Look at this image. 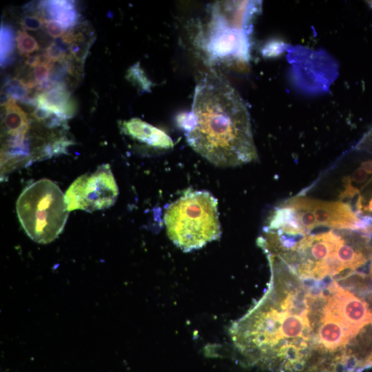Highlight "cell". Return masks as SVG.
<instances>
[{"mask_svg":"<svg viewBox=\"0 0 372 372\" xmlns=\"http://www.w3.org/2000/svg\"><path fill=\"white\" fill-rule=\"evenodd\" d=\"M177 121L192 148L217 167H236L258 159L247 105L215 70L200 76L192 110L179 115Z\"/></svg>","mask_w":372,"mask_h":372,"instance_id":"6da1fadb","label":"cell"},{"mask_svg":"<svg viewBox=\"0 0 372 372\" xmlns=\"http://www.w3.org/2000/svg\"><path fill=\"white\" fill-rule=\"evenodd\" d=\"M164 220L170 240L184 251L218 240L221 228L217 199L207 191H189L167 208Z\"/></svg>","mask_w":372,"mask_h":372,"instance_id":"7a4b0ae2","label":"cell"},{"mask_svg":"<svg viewBox=\"0 0 372 372\" xmlns=\"http://www.w3.org/2000/svg\"><path fill=\"white\" fill-rule=\"evenodd\" d=\"M16 209L26 234L41 244L49 243L59 236L70 212L65 195L47 178L28 185L19 195Z\"/></svg>","mask_w":372,"mask_h":372,"instance_id":"3957f363","label":"cell"},{"mask_svg":"<svg viewBox=\"0 0 372 372\" xmlns=\"http://www.w3.org/2000/svg\"><path fill=\"white\" fill-rule=\"evenodd\" d=\"M118 195V188L111 168L103 164L90 174L78 177L65 194L69 211L81 209L92 212L112 206Z\"/></svg>","mask_w":372,"mask_h":372,"instance_id":"277c9868","label":"cell"},{"mask_svg":"<svg viewBox=\"0 0 372 372\" xmlns=\"http://www.w3.org/2000/svg\"><path fill=\"white\" fill-rule=\"evenodd\" d=\"M330 296L324 305L335 312L354 338L366 327L372 325V311L368 302L333 281L327 287Z\"/></svg>","mask_w":372,"mask_h":372,"instance_id":"5b68a950","label":"cell"},{"mask_svg":"<svg viewBox=\"0 0 372 372\" xmlns=\"http://www.w3.org/2000/svg\"><path fill=\"white\" fill-rule=\"evenodd\" d=\"M320 322L317 340L324 351L333 352L355 338L340 316L331 311L322 308Z\"/></svg>","mask_w":372,"mask_h":372,"instance_id":"8992f818","label":"cell"},{"mask_svg":"<svg viewBox=\"0 0 372 372\" xmlns=\"http://www.w3.org/2000/svg\"><path fill=\"white\" fill-rule=\"evenodd\" d=\"M121 126L125 134L148 146L159 149H169L174 147L172 139L164 131L138 118L125 121Z\"/></svg>","mask_w":372,"mask_h":372,"instance_id":"52a82bcc","label":"cell"},{"mask_svg":"<svg viewBox=\"0 0 372 372\" xmlns=\"http://www.w3.org/2000/svg\"><path fill=\"white\" fill-rule=\"evenodd\" d=\"M41 15L45 20H54L59 23L65 30L74 28L79 15L72 1H44L39 3Z\"/></svg>","mask_w":372,"mask_h":372,"instance_id":"ba28073f","label":"cell"},{"mask_svg":"<svg viewBox=\"0 0 372 372\" xmlns=\"http://www.w3.org/2000/svg\"><path fill=\"white\" fill-rule=\"evenodd\" d=\"M70 99V93L65 83L54 84L49 89L39 92L37 96V105L41 106L58 115L66 118L65 107Z\"/></svg>","mask_w":372,"mask_h":372,"instance_id":"9c48e42d","label":"cell"},{"mask_svg":"<svg viewBox=\"0 0 372 372\" xmlns=\"http://www.w3.org/2000/svg\"><path fill=\"white\" fill-rule=\"evenodd\" d=\"M280 325L278 333V344L284 338H300L309 340L311 328L308 316L291 315L282 310Z\"/></svg>","mask_w":372,"mask_h":372,"instance_id":"30bf717a","label":"cell"},{"mask_svg":"<svg viewBox=\"0 0 372 372\" xmlns=\"http://www.w3.org/2000/svg\"><path fill=\"white\" fill-rule=\"evenodd\" d=\"M3 132L10 136L18 132L24 125L31 122L27 114L17 104L16 100L8 98L3 102Z\"/></svg>","mask_w":372,"mask_h":372,"instance_id":"8fae6325","label":"cell"},{"mask_svg":"<svg viewBox=\"0 0 372 372\" xmlns=\"http://www.w3.org/2000/svg\"><path fill=\"white\" fill-rule=\"evenodd\" d=\"M280 309L291 315L308 316V295L304 289L289 293L280 303Z\"/></svg>","mask_w":372,"mask_h":372,"instance_id":"7c38bea8","label":"cell"},{"mask_svg":"<svg viewBox=\"0 0 372 372\" xmlns=\"http://www.w3.org/2000/svg\"><path fill=\"white\" fill-rule=\"evenodd\" d=\"M0 47L1 66L5 67L13 61L15 47L14 30L5 23L1 25Z\"/></svg>","mask_w":372,"mask_h":372,"instance_id":"4fadbf2b","label":"cell"},{"mask_svg":"<svg viewBox=\"0 0 372 372\" xmlns=\"http://www.w3.org/2000/svg\"><path fill=\"white\" fill-rule=\"evenodd\" d=\"M16 41L18 50L21 55L28 56L39 49L36 39L25 31H18Z\"/></svg>","mask_w":372,"mask_h":372,"instance_id":"5bb4252c","label":"cell"},{"mask_svg":"<svg viewBox=\"0 0 372 372\" xmlns=\"http://www.w3.org/2000/svg\"><path fill=\"white\" fill-rule=\"evenodd\" d=\"M127 78L138 85L142 90H148L151 83L147 80L139 64L133 65L128 70Z\"/></svg>","mask_w":372,"mask_h":372,"instance_id":"9a60e30c","label":"cell"},{"mask_svg":"<svg viewBox=\"0 0 372 372\" xmlns=\"http://www.w3.org/2000/svg\"><path fill=\"white\" fill-rule=\"evenodd\" d=\"M44 55L48 61L55 63L64 60L68 54L56 41H54L47 47Z\"/></svg>","mask_w":372,"mask_h":372,"instance_id":"2e32d148","label":"cell"},{"mask_svg":"<svg viewBox=\"0 0 372 372\" xmlns=\"http://www.w3.org/2000/svg\"><path fill=\"white\" fill-rule=\"evenodd\" d=\"M21 23L24 30L35 31L44 25L45 19L41 14L27 15L22 19Z\"/></svg>","mask_w":372,"mask_h":372,"instance_id":"e0dca14e","label":"cell"},{"mask_svg":"<svg viewBox=\"0 0 372 372\" xmlns=\"http://www.w3.org/2000/svg\"><path fill=\"white\" fill-rule=\"evenodd\" d=\"M44 25L48 33L54 39L62 37L67 32L59 23L54 20H45Z\"/></svg>","mask_w":372,"mask_h":372,"instance_id":"ac0fdd59","label":"cell"},{"mask_svg":"<svg viewBox=\"0 0 372 372\" xmlns=\"http://www.w3.org/2000/svg\"><path fill=\"white\" fill-rule=\"evenodd\" d=\"M355 148L372 154V127L364 134Z\"/></svg>","mask_w":372,"mask_h":372,"instance_id":"d6986e66","label":"cell"},{"mask_svg":"<svg viewBox=\"0 0 372 372\" xmlns=\"http://www.w3.org/2000/svg\"><path fill=\"white\" fill-rule=\"evenodd\" d=\"M358 214L359 216H369V214H372V198L367 205H364L362 207Z\"/></svg>","mask_w":372,"mask_h":372,"instance_id":"ffe728a7","label":"cell"},{"mask_svg":"<svg viewBox=\"0 0 372 372\" xmlns=\"http://www.w3.org/2000/svg\"><path fill=\"white\" fill-rule=\"evenodd\" d=\"M367 268L369 269V274L372 279V251L367 262Z\"/></svg>","mask_w":372,"mask_h":372,"instance_id":"44dd1931","label":"cell"},{"mask_svg":"<svg viewBox=\"0 0 372 372\" xmlns=\"http://www.w3.org/2000/svg\"><path fill=\"white\" fill-rule=\"evenodd\" d=\"M319 369V372H333L331 368L328 366H322L321 369Z\"/></svg>","mask_w":372,"mask_h":372,"instance_id":"7402d4cb","label":"cell"},{"mask_svg":"<svg viewBox=\"0 0 372 372\" xmlns=\"http://www.w3.org/2000/svg\"><path fill=\"white\" fill-rule=\"evenodd\" d=\"M369 5L371 6L372 8V1H369Z\"/></svg>","mask_w":372,"mask_h":372,"instance_id":"603a6c76","label":"cell"}]
</instances>
